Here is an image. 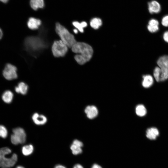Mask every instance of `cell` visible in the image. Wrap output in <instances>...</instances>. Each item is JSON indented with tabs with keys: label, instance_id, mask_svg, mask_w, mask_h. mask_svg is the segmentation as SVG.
<instances>
[{
	"label": "cell",
	"instance_id": "cell-1",
	"mask_svg": "<svg viewBox=\"0 0 168 168\" xmlns=\"http://www.w3.org/2000/svg\"><path fill=\"white\" fill-rule=\"evenodd\" d=\"M72 51L77 54L74 59L77 63L83 65L91 58L93 50L89 44L83 42H76L71 48Z\"/></svg>",
	"mask_w": 168,
	"mask_h": 168
},
{
	"label": "cell",
	"instance_id": "cell-2",
	"mask_svg": "<svg viewBox=\"0 0 168 168\" xmlns=\"http://www.w3.org/2000/svg\"><path fill=\"white\" fill-rule=\"evenodd\" d=\"M24 45L27 51L35 56L40 53L47 46L43 39L37 36L26 37L24 41Z\"/></svg>",
	"mask_w": 168,
	"mask_h": 168
},
{
	"label": "cell",
	"instance_id": "cell-3",
	"mask_svg": "<svg viewBox=\"0 0 168 168\" xmlns=\"http://www.w3.org/2000/svg\"><path fill=\"white\" fill-rule=\"evenodd\" d=\"M55 31L63 42L68 48H71L77 42L74 35L68 30L58 22L56 23Z\"/></svg>",
	"mask_w": 168,
	"mask_h": 168
},
{
	"label": "cell",
	"instance_id": "cell-4",
	"mask_svg": "<svg viewBox=\"0 0 168 168\" xmlns=\"http://www.w3.org/2000/svg\"><path fill=\"white\" fill-rule=\"evenodd\" d=\"M11 152V149L7 147L0 149V167L2 168H9L15 164L17 160V156L14 153L9 157L8 155Z\"/></svg>",
	"mask_w": 168,
	"mask_h": 168
},
{
	"label": "cell",
	"instance_id": "cell-5",
	"mask_svg": "<svg viewBox=\"0 0 168 168\" xmlns=\"http://www.w3.org/2000/svg\"><path fill=\"white\" fill-rule=\"evenodd\" d=\"M68 47L61 40L54 41L52 46V52L55 57L65 56L68 51Z\"/></svg>",
	"mask_w": 168,
	"mask_h": 168
},
{
	"label": "cell",
	"instance_id": "cell-6",
	"mask_svg": "<svg viewBox=\"0 0 168 168\" xmlns=\"http://www.w3.org/2000/svg\"><path fill=\"white\" fill-rule=\"evenodd\" d=\"M12 131L13 134L11 137V141L12 144L17 145L25 142L26 135L23 129L19 127L17 128L14 129Z\"/></svg>",
	"mask_w": 168,
	"mask_h": 168
},
{
	"label": "cell",
	"instance_id": "cell-7",
	"mask_svg": "<svg viewBox=\"0 0 168 168\" xmlns=\"http://www.w3.org/2000/svg\"><path fill=\"white\" fill-rule=\"evenodd\" d=\"M17 68L14 65L7 63L3 71L2 74L4 77L7 80H12L16 79L17 77Z\"/></svg>",
	"mask_w": 168,
	"mask_h": 168
},
{
	"label": "cell",
	"instance_id": "cell-8",
	"mask_svg": "<svg viewBox=\"0 0 168 168\" xmlns=\"http://www.w3.org/2000/svg\"><path fill=\"white\" fill-rule=\"evenodd\" d=\"M83 146V143L81 141L75 139L73 141L70 148L72 154L74 155H77L82 152V147Z\"/></svg>",
	"mask_w": 168,
	"mask_h": 168
},
{
	"label": "cell",
	"instance_id": "cell-9",
	"mask_svg": "<svg viewBox=\"0 0 168 168\" xmlns=\"http://www.w3.org/2000/svg\"><path fill=\"white\" fill-rule=\"evenodd\" d=\"M148 10L151 14L159 13L161 10L160 4L156 0H152L148 3Z\"/></svg>",
	"mask_w": 168,
	"mask_h": 168
},
{
	"label": "cell",
	"instance_id": "cell-10",
	"mask_svg": "<svg viewBox=\"0 0 168 168\" xmlns=\"http://www.w3.org/2000/svg\"><path fill=\"white\" fill-rule=\"evenodd\" d=\"M41 24V21L39 19L31 17L28 19L27 25L30 29L31 30H35L38 29Z\"/></svg>",
	"mask_w": 168,
	"mask_h": 168
},
{
	"label": "cell",
	"instance_id": "cell-11",
	"mask_svg": "<svg viewBox=\"0 0 168 168\" xmlns=\"http://www.w3.org/2000/svg\"><path fill=\"white\" fill-rule=\"evenodd\" d=\"M85 112L87 117L90 119L95 118L98 114V110L97 108L94 105L87 106L85 110Z\"/></svg>",
	"mask_w": 168,
	"mask_h": 168
},
{
	"label": "cell",
	"instance_id": "cell-12",
	"mask_svg": "<svg viewBox=\"0 0 168 168\" xmlns=\"http://www.w3.org/2000/svg\"><path fill=\"white\" fill-rule=\"evenodd\" d=\"M32 118L34 123L38 125H43L47 121V119L45 116L43 115L39 114L37 113L34 114Z\"/></svg>",
	"mask_w": 168,
	"mask_h": 168
},
{
	"label": "cell",
	"instance_id": "cell-13",
	"mask_svg": "<svg viewBox=\"0 0 168 168\" xmlns=\"http://www.w3.org/2000/svg\"><path fill=\"white\" fill-rule=\"evenodd\" d=\"M146 136L149 139L154 140L156 139L159 135L158 129L154 127H152L147 129L146 132Z\"/></svg>",
	"mask_w": 168,
	"mask_h": 168
},
{
	"label": "cell",
	"instance_id": "cell-14",
	"mask_svg": "<svg viewBox=\"0 0 168 168\" xmlns=\"http://www.w3.org/2000/svg\"><path fill=\"white\" fill-rule=\"evenodd\" d=\"M158 21L156 19H152L148 22L147 28L149 31L151 33H155L159 30Z\"/></svg>",
	"mask_w": 168,
	"mask_h": 168
},
{
	"label": "cell",
	"instance_id": "cell-15",
	"mask_svg": "<svg viewBox=\"0 0 168 168\" xmlns=\"http://www.w3.org/2000/svg\"><path fill=\"white\" fill-rule=\"evenodd\" d=\"M143 80L142 82V86L145 88H148L151 86L153 83V79L150 75H146L142 76Z\"/></svg>",
	"mask_w": 168,
	"mask_h": 168
},
{
	"label": "cell",
	"instance_id": "cell-16",
	"mask_svg": "<svg viewBox=\"0 0 168 168\" xmlns=\"http://www.w3.org/2000/svg\"><path fill=\"white\" fill-rule=\"evenodd\" d=\"M157 63L161 69L168 68V56L165 55L160 57L157 61Z\"/></svg>",
	"mask_w": 168,
	"mask_h": 168
},
{
	"label": "cell",
	"instance_id": "cell-17",
	"mask_svg": "<svg viewBox=\"0 0 168 168\" xmlns=\"http://www.w3.org/2000/svg\"><path fill=\"white\" fill-rule=\"evenodd\" d=\"M15 89L17 93L25 95L27 92L28 86L24 82H21L18 83V86L15 87Z\"/></svg>",
	"mask_w": 168,
	"mask_h": 168
},
{
	"label": "cell",
	"instance_id": "cell-18",
	"mask_svg": "<svg viewBox=\"0 0 168 168\" xmlns=\"http://www.w3.org/2000/svg\"><path fill=\"white\" fill-rule=\"evenodd\" d=\"M30 5L34 10H36L39 8H42L44 6V0H30Z\"/></svg>",
	"mask_w": 168,
	"mask_h": 168
},
{
	"label": "cell",
	"instance_id": "cell-19",
	"mask_svg": "<svg viewBox=\"0 0 168 168\" xmlns=\"http://www.w3.org/2000/svg\"><path fill=\"white\" fill-rule=\"evenodd\" d=\"M13 96V93L10 91H6L3 93L2 98L4 102L10 103L12 101Z\"/></svg>",
	"mask_w": 168,
	"mask_h": 168
},
{
	"label": "cell",
	"instance_id": "cell-20",
	"mask_svg": "<svg viewBox=\"0 0 168 168\" xmlns=\"http://www.w3.org/2000/svg\"><path fill=\"white\" fill-rule=\"evenodd\" d=\"M34 151V147L31 144L23 146L22 148V152L25 156H29Z\"/></svg>",
	"mask_w": 168,
	"mask_h": 168
},
{
	"label": "cell",
	"instance_id": "cell-21",
	"mask_svg": "<svg viewBox=\"0 0 168 168\" xmlns=\"http://www.w3.org/2000/svg\"><path fill=\"white\" fill-rule=\"evenodd\" d=\"M136 113L138 116L142 117L145 116L147 113V110L142 105H139L136 108Z\"/></svg>",
	"mask_w": 168,
	"mask_h": 168
},
{
	"label": "cell",
	"instance_id": "cell-22",
	"mask_svg": "<svg viewBox=\"0 0 168 168\" xmlns=\"http://www.w3.org/2000/svg\"><path fill=\"white\" fill-rule=\"evenodd\" d=\"M72 24L76 29H77L81 33L83 32V28L87 26V23L85 21H82L80 23L77 21H74L72 22Z\"/></svg>",
	"mask_w": 168,
	"mask_h": 168
},
{
	"label": "cell",
	"instance_id": "cell-23",
	"mask_svg": "<svg viewBox=\"0 0 168 168\" xmlns=\"http://www.w3.org/2000/svg\"><path fill=\"white\" fill-rule=\"evenodd\" d=\"M102 24L101 20L99 18H95L92 19L90 21L91 26L93 29H98Z\"/></svg>",
	"mask_w": 168,
	"mask_h": 168
},
{
	"label": "cell",
	"instance_id": "cell-24",
	"mask_svg": "<svg viewBox=\"0 0 168 168\" xmlns=\"http://www.w3.org/2000/svg\"><path fill=\"white\" fill-rule=\"evenodd\" d=\"M161 74V69L159 67H156L153 71L154 77L157 82L160 81V77Z\"/></svg>",
	"mask_w": 168,
	"mask_h": 168
},
{
	"label": "cell",
	"instance_id": "cell-25",
	"mask_svg": "<svg viewBox=\"0 0 168 168\" xmlns=\"http://www.w3.org/2000/svg\"><path fill=\"white\" fill-rule=\"evenodd\" d=\"M7 135V131L6 128L3 126L0 125V137L5 138Z\"/></svg>",
	"mask_w": 168,
	"mask_h": 168
},
{
	"label": "cell",
	"instance_id": "cell-26",
	"mask_svg": "<svg viewBox=\"0 0 168 168\" xmlns=\"http://www.w3.org/2000/svg\"><path fill=\"white\" fill-rule=\"evenodd\" d=\"M161 24L165 27L168 26V15L164 16L162 19Z\"/></svg>",
	"mask_w": 168,
	"mask_h": 168
},
{
	"label": "cell",
	"instance_id": "cell-27",
	"mask_svg": "<svg viewBox=\"0 0 168 168\" xmlns=\"http://www.w3.org/2000/svg\"><path fill=\"white\" fill-rule=\"evenodd\" d=\"M163 38L166 42L168 43V31L164 33L163 35Z\"/></svg>",
	"mask_w": 168,
	"mask_h": 168
},
{
	"label": "cell",
	"instance_id": "cell-28",
	"mask_svg": "<svg viewBox=\"0 0 168 168\" xmlns=\"http://www.w3.org/2000/svg\"><path fill=\"white\" fill-rule=\"evenodd\" d=\"M91 168H102L100 166L97 164H95L92 165Z\"/></svg>",
	"mask_w": 168,
	"mask_h": 168
},
{
	"label": "cell",
	"instance_id": "cell-29",
	"mask_svg": "<svg viewBox=\"0 0 168 168\" xmlns=\"http://www.w3.org/2000/svg\"><path fill=\"white\" fill-rule=\"evenodd\" d=\"M73 168H83V167L81 165L77 164L74 165Z\"/></svg>",
	"mask_w": 168,
	"mask_h": 168
},
{
	"label": "cell",
	"instance_id": "cell-30",
	"mask_svg": "<svg viewBox=\"0 0 168 168\" xmlns=\"http://www.w3.org/2000/svg\"><path fill=\"white\" fill-rule=\"evenodd\" d=\"M54 168H66L65 166L61 165H56Z\"/></svg>",
	"mask_w": 168,
	"mask_h": 168
},
{
	"label": "cell",
	"instance_id": "cell-31",
	"mask_svg": "<svg viewBox=\"0 0 168 168\" xmlns=\"http://www.w3.org/2000/svg\"><path fill=\"white\" fill-rule=\"evenodd\" d=\"M3 33L2 30L0 28V40H1L3 36Z\"/></svg>",
	"mask_w": 168,
	"mask_h": 168
},
{
	"label": "cell",
	"instance_id": "cell-32",
	"mask_svg": "<svg viewBox=\"0 0 168 168\" xmlns=\"http://www.w3.org/2000/svg\"><path fill=\"white\" fill-rule=\"evenodd\" d=\"M8 1V0H0V1H1L4 3H6Z\"/></svg>",
	"mask_w": 168,
	"mask_h": 168
},
{
	"label": "cell",
	"instance_id": "cell-33",
	"mask_svg": "<svg viewBox=\"0 0 168 168\" xmlns=\"http://www.w3.org/2000/svg\"><path fill=\"white\" fill-rule=\"evenodd\" d=\"M73 32H74V33L75 34H77V33L78 32V30L77 29H74L73 30Z\"/></svg>",
	"mask_w": 168,
	"mask_h": 168
},
{
	"label": "cell",
	"instance_id": "cell-34",
	"mask_svg": "<svg viewBox=\"0 0 168 168\" xmlns=\"http://www.w3.org/2000/svg\"><path fill=\"white\" fill-rule=\"evenodd\" d=\"M16 168H25L24 167L21 166H17Z\"/></svg>",
	"mask_w": 168,
	"mask_h": 168
}]
</instances>
